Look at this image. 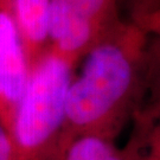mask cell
<instances>
[{
  "instance_id": "1",
  "label": "cell",
  "mask_w": 160,
  "mask_h": 160,
  "mask_svg": "<svg viewBox=\"0 0 160 160\" xmlns=\"http://www.w3.org/2000/svg\"><path fill=\"white\" fill-rule=\"evenodd\" d=\"M149 36L121 20L84 55L69 86L58 160L72 139L94 134L113 140L143 96Z\"/></svg>"
},
{
  "instance_id": "2",
  "label": "cell",
  "mask_w": 160,
  "mask_h": 160,
  "mask_svg": "<svg viewBox=\"0 0 160 160\" xmlns=\"http://www.w3.org/2000/svg\"><path fill=\"white\" fill-rule=\"evenodd\" d=\"M74 68L50 49L31 67L11 129L16 160H58Z\"/></svg>"
},
{
  "instance_id": "3",
  "label": "cell",
  "mask_w": 160,
  "mask_h": 160,
  "mask_svg": "<svg viewBox=\"0 0 160 160\" xmlns=\"http://www.w3.org/2000/svg\"><path fill=\"white\" fill-rule=\"evenodd\" d=\"M119 22L118 0H52L49 49L76 67Z\"/></svg>"
},
{
  "instance_id": "4",
  "label": "cell",
  "mask_w": 160,
  "mask_h": 160,
  "mask_svg": "<svg viewBox=\"0 0 160 160\" xmlns=\"http://www.w3.org/2000/svg\"><path fill=\"white\" fill-rule=\"evenodd\" d=\"M29 76V59L11 0H0V123L10 134Z\"/></svg>"
},
{
  "instance_id": "5",
  "label": "cell",
  "mask_w": 160,
  "mask_h": 160,
  "mask_svg": "<svg viewBox=\"0 0 160 160\" xmlns=\"http://www.w3.org/2000/svg\"><path fill=\"white\" fill-rule=\"evenodd\" d=\"M52 0H11L30 69L49 49V16Z\"/></svg>"
},
{
  "instance_id": "6",
  "label": "cell",
  "mask_w": 160,
  "mask_h": 160,
  "mask_svg": "<svg viewBox=\"0 0 160 160\" xmlns=\"http://www.w3.org/2000/svg\"><path fill=\"white\" fill-rule=\"evenodd\" d=\"M59 160H137L134 149H119L113 140L86 134L72 139L64 147Z\"/></svg>"
},
{
  "instance_id": "7",
  "label": "cell",
  "mask_w": 160,
  "mask_h": 160,
  "mask_svg": "<svg viewBox=\"0 0 160 160\" xmlns=\"http://www.w3.org/2000/svg\"><path fill=\"white\" fill-rule=\"evenodd\" d=\"M137 160H160V127L148 131L143 137L142 145L133 143Z\"/></svg>"
},
{
  "instance_id": "8",
  "label": "cell",
  "mask_w": 160,
  "mask_h": 160,
  "mask_svg": "<svg viewBox=\"0 0 160 160\" xmlns=\"http://www.w3.org/2000/svg\"><path fill=\"white\" fill-rule=\"evenodd\" d=\"M142 28L149 37L160 39V7L142 17L132 19Z\"/></svg>"
},
{
  "instance_id": "9",
  "label": "cell",
  "mask_w": 160,
  "mask_h": 160,
  "mask_svg": "<svg viewBox=\"0 0 160 160\" xmlns=\"http://www.w3.org/2000/svg\"><path fill=\"white\" fill-rule=\"evenodd\" d=\"M146 67L151 74L160 76V39L149 37Z\"/></svg>"
},
{
  "instance_id": "10",
  "label": "cell",
  "mask_w": 160,
  "mask_h": 160,
  "mask_svg": "<svg viewBox=\"0 0 160 160\" xmlns=\"http://www.w3.org/2000/svg\"><path fill=\"white\" fill-rule=\"evenodd\" d=\"M0 160H16L14 145L10 132L0 123Z\"/></svg>"
},
{
  "instance_id": "11",
  "label": "cell",
  "mask_w": 160,
  "mask_h": 160,
  "mask_svg": "<svg viewBox=\"0 0 160 160\" xmlns=\"http://www.w3.org/2000/svg\"><path fill=\"white\" fill-rule=\"evenodd\" d=\"M134 18L137 19L160 7V0H134Z\"/></svg>"
}]
</instances>
